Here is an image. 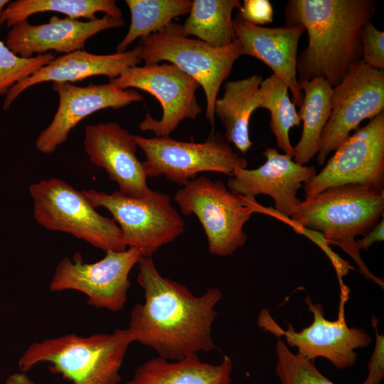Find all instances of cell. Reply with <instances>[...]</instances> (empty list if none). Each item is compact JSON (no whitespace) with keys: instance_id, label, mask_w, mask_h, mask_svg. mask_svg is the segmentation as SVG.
I'll list each match as a JSON object with an SVG mask.
<instances>
[{"instance_id":"obj_17","label":"cell","mask_w":384,"mask_h":384,"mask_svg":"<svg viewBox=\"0 0 384 384\" xmlns=\"http://www.w3.org/2000/svg\"><path fill=\"white\" fill-rule=\"evenodd\" d=\"M83 143L90 161L106 171L119 192L134 198L151 193L143 164L137 156L133 134L117 122L87 125Z\"/></svg>"},{"instance_id":"obj_15","label":"cell","mask_w":384,"mask_h":384,"mask_svg":"<svg viewBox=\"0 0 384 384\" xmlns=\"http://www.w3.org/2000/svg\"><path fill=\"white\" fill-rule=\"evenodd\" d=\"M58 106L50 124L38 135L36 146L50 154L65 142L70 132L84 118L106 108L119 109L144 100L132 89H122L112 82L78 86L68 82H53Z\"/></svg>"},{"instance_id":"obj_32","label":"cell","mask_w":384,"mask_h":384,"mask_svg":"<svg viewBox=\"0 0 384 384\" xmlns=\"http://www.w3.org/2000/svg\"><path fill=\"white\" fill-rule=\"evenodd\" d=\"M238 14L247 22L260 26L273 21L274 11L269 0H244Z\"/></svg>"},{"instance_id":"obj_18","label":"cell","mask_w":384,"mask_h":384,"mask_svg":"<svg viewBox=\"0 0 384 384\" xmlns=\"http://www.w3.org/2000/svg\"><path fill=\"white\" fill-rule=\"evenodd\" d=\"M124 25L123 19L108 15L90 21L52 16L48 23L38 25L25 20L11 28L5 44L14 53L24 58L50 50L66 54L84 50L86 41L95 34Z\"/></svg>"},{"instance_id":"obj_30","label":"cell","mask_w":384,"mask_h":384,"mask_svg":"<svg viewBox=\"0 0 384 384\" xmlns=\"http://www.w3.org/2000/svg\"><path fill=\"white\" fill-rule=\"evenodd\" d=\"M361 46V60L374 69L384 70V32L368 23L362 30Z\"/></svg>"},{"instance_id":"obj_4","label":"cell","mask_w":384,"mask_h":384,"mask_svg":"<svg viewBox=\"0 0 384 384\" xmlns=\"http://www.w3.org/2000/svg\"><path fill=\"white\" fill-rule=\"evenodd\" d=\"M133 342L128 330L80 336L69 334L32 343L18 361L28 371L41 363H48L53 373L72 384H118L124 356Z\"/></svg>"},{"instance_id":"obj_11","label":"cell","mask_w":384,"mask_h":384,"mask_svg":"<svg viewBox=\"0 0 384 384\" xmlns=\"http://www.w3.org/2000/svg\"><path fill=\"white\" fill-rule=\"evenodd\" d=\"M110 82L122 89L142 90L159 100L161 118L157 120L147 113L139 125L157 137H169L182 121L195 119L202 112L196 95L200 85L171 63L128 68Z\"/></svg>"},{"instance_id":"obj_16","label":"cell","mask_w":384,"mask_h":384,"mask_svg":"<svg viewBox=\"0 0 384 384\" xmlns=\"http://www.w3.org/2000/svg\"><path fill=\"white\" fill-rule=\"evenodd\" d=\"M262 154L266 159L262 165L254 169H236L228 178L227 187L249 200L267 195L274 200L275 213L290 217L301 201L297 191L314 178L316 169L299 164L292 156L274 148H266Z\"/></svg>"},{"instance_id":"obj_7","label":"cell","mask_w":384,"mask_h":384,"mask_svg":"<svg viewBox=\"0 0 384 384\" xmlns=\"http://www.w3.org/2000/svg\"><path fill=\"white\" fill-rule=\"evenodd\" d=\"M174 200L183 215L198 218L210 254L230 256L245 244L244 225L255 211L245 198L230 191L223 181L196 176L176 191Z\"/></svg>"},{"instance_id":"obj_13","label":"cell","mask_w":384,"mask_h":384,"mask_svg":"<svg viewBox=\"0 0 384 384\" xmlns=\"http://www.w3.org/2000/svg\"><path fill=\"white\" fill-rule=\"evenodd\" d=\"M384 112V70L374 69L362 60L333 87L331 110L321 134L316 160L327 156L356 130L361 122Z\"/></svg>"},{"instance_id":"obj_24","label":"cell","mask_w":384,"mask_h":384,"mask_svg":"<svg viewBox=\"0 0 384 384\" xmlns=\"http://www.w3.org/2000/svg\"><path fill=\"white\" fill-rule=\"evenodd\" d=\"M239 0H193L182 26L186 36H193L211 46L222 48L235 39L233 12L241 6Z\"/></svg>"},{"instance_id":"obj_12","label":"cell","mask_w":384,"mask_h":384,"mask_svg":"<svg viewBox=\"0 0 384 384\" xmlns=\"http://www.w3.org/2000/svg\"><path fill=\"white\" fill-rule=\"evenodd\" d=\"M346 184L384 191V112L358 127L334 151L323 169L304 185L305 197Z\"/></svg>"},{"instance_id":"obj_9","label":"cell","mask_w":384,"mask_h":384,"mask_svg":"<svg viewBox=\"0 0 384 384\" xmlns=\"http://www.w3.org/2000/svg\"><path fill=\"white\" fill-rule=\"evenodd\" d=\"M133 137L145 155L142 164L147 177L164 176L181 186L199 173L213 171L232 176L236 169L246 168L247 164L244 157L233 151L224 136L215 131L200 143L179 141L170 136Z\"/></svg>"},{"instance_id":"obj_1","label":"cell","mask_w":384,"mask_h":384,"mask_svg":"<svg viewBox=\"0 0 384 384\" xmlns=\"http://www.w3.org/2000/svg\"><path fill=\"white\" fill-rule=\"evenodd\" d=\"M137 265L144 302L135 305L130 314L127 329L133 342L171 361L215 348L211 327L223 297L220 289L209 288L197 297L183 284L164 277L152 257H142Z\"/></svg>"},{"instance_id":"obj_19","label":"cell","mask_w":384,"mask_h":384,"mask_svg":"<svg viewBox=\"0 0 384 384\" xmlns=\"http://www.w3.org/2000/svg\"><path fill=\"white\" fill-rule=\"evenodd\" d=\"M241 55L254 57L263 62L287 86L295 106L303 100L297 73V50L305 31L300 25L269 28L245 21L238 13L233 21Z\"/></svg>"},{"instance_id":"obj_10","label":"cell","mask_w":384,"mask_h":384,"mask_svg":"<svg viewBox=\"0 0 384 384\" xmlns=\"http://www.w3.org/2000/svg\"><path fill=\"white\" fill-rule=\"evenodd\" d=\"M94 263H85L80 253L64 257L57 265L50 283L52 292L75 290L87 297V304L117 312L127 299L129 273L142 257L136 247L107 251Z\"/></svg>"},{"instance_id":"obj_5","label":"cell","mask_w":384,"mask_h":384,"mask_svg":"<svg viewBox=\"0 0 384 384\" xmlns=\"http://www.w3.org/2000/svg\"><path fill=\"white\" fill-rule=\"evenodd\" d=\"M138 45L145 65L167 61L198 82L206 95V117L214 132L215 103L222 83L241 55L239 41L235 39L225 47H213L184 36L182 26L172 21L160 31L141 38Z\"/></svg>"},{"instance_id":"obj_23","label":"cell","mask_w":384,"mask_h":384,"mask_svg":"<svg viewBox=\"0 0 384 384\" xmlns=\"http://www.w3.org/2000/svg\"><path fill=\"white\" fill-rule=\"evenodd\" d=\"M299 85L303 100L298 114L303 129L299 141L293 146V160L305 165L318 152L322 132L331 114L333 87L321 78L299 82Z\"/></svg>"},{"instance_id":"obj_35","label":"cell","mask_w":384,"mask_h":384,"mask_svg":"<svg viewBox=\"0 0 384 384\" xmlns=\"http://www.w3.org/2000/svg\"><path fill=\"white\" fill-rule=\"evenodd\" d=\"M2 384H35L34 382L23 373H15L10 375Z\"/></svg>"},{"instance_id":"obj_26","label":"cell","mask_w":384,"mask_h":384,"mask_svg":"<svg viewBox=\"0 0 384 384\" xmlns=\"http://www.w3.org/2000/svg\"><path fill=\"white\" fill-rule=\"evenodd\" d=\"M131 14L128 31L117 46L116 52H124L138 38L157 33L178 16L189 13L191 0H125Z\"/></svg>"},{"instance_id":"obj_22","label":"cell","mask_w":384,"mask_h":384,"mask_svg":"<svg viewBox=\"0 0 384 384\" xmlns=\"http://www.w3.org/2000/svg\"><path fill=\"white\" fill-rule=\"evenodd\" d=\"M262 80V76L253 74L244 79L228 81L223 97L217 98L215 103V117L225 128V139L242 154L252 145L250 121L254 111L260 108L259 88Z\"/></svg>"},{"instance_id":"obj_31","label":"cell","mask_w":384,"mask_h":384,"mask_svg":"<svg viewBox=\"0 0 384 384\" xmlns=\"http://www.w3.org/2000/svg\"><path fill=\"white\" fill-rule=\"evenodd\" d=\"M262 212L265 213L272 214L274 216L289 224L291 227L294 228V230L297 233L307 236L318 246H319L330 259L331 263L335 268L336 274L339 280H341L342 277L346 275L348 273L349 270L352 269V267L348 262L341 258L336 253H335L331 250L328 242L326 241L324 236L321 233L306 229L300 225L294 223L290 220L289 217L279 215L278 213H275L272 208H263Z\"/></svg>"},{"instance_id":"obj_28","label":"cell","mask_w":384,"mask_h":384,"mask_svg":"<svg viewBox=\"0 0 384 384\" xmlns=\"http://www.w3.org/2000/svg\"><path fill=\"white\" fill-rule=\"evenodd\" d=\"M275 348V372L282 384H334L316 368L314 361L290 351L280 337Z\"/></svg>"},{"instance_id":"obj_20","label":"cell","mask_w":384,"mask_h":384,"mask_svg":"<svg viewBox=\"0 0 384 384\" xmlns=\"http://www.w3.org/2000/svg\"><path fill=\"white\" fill-rule=\"evenodd\" d=\"M142 62L140 47L124 52L98 55L78 50L55 58L33 74L14 85L6 95L4 110L29 87L47 82L73 83L85 78L104 75L110 80L117 78L124 70Z\"/></svg>"},{"instance_id":"obj_3","label":"cell","mask_w":384,"mask_h":384,"mask_svg":"<svg viewBox=\"0 0 384 384\" xmlns=\"http://www.w3.org/2000/svg\"><path fill=\"white\" fill-rule=\"evenodd\" d=\"M384 211V191L353 184L326 189L301 201L289 218L294 223L321 233L328 244L340 247L353 258L358 271L383 287L361 257L356 238L379 221Z\"/></svg>"},{"instance_id":"obj_27","label":"cell","mask_w":384,"mask_h":384,"mask_svg":"<svg viewBox=\"0 0 384 384\" xmlns=\"http://www.w3.org/2000/svg\"><path fill=\"white\" fill-rule=\"evenodd\" d=\"M260 108L270 112V127L275 137L277 146L284 154L294 156L289 131L299 126L301 120L295 105L289 96L288 86L272 74L263 80L259 88Z\"/></svg>"},{"instance_id":"obj_33","label":"cell","mask_w":384,"mask_h":384,"mask_svg":"<svg viewBox=\"0 0 384 384\" xmlns=\"http://www.w3.org/2000/svg\"><path fill=\"white\" fill-rule=\"evenodd\" d=\"M377 321L373 316L371 323L376 332V341L368 364V374L362 384H380L384 377V336L378 332Z\"/></svg>"},{"instance_id":"obj_6","label":"cell","mask_w":384,"mask_h":384,"mask_svg":"<svg viewBox=\"0 0 384 384\" xmlns=\"http://www.w3.org/2000/svg\"><path fill=\"white\" fill-rule=\"evenodd\" d=\"M29 192L34 218L46 229L70 234L105 252L127 249L117 223L97 213L82 192L63 180L41 181Z\"/></svg>"},{"instance_id":"obj_2","label":"cell","mask_w":384,"mask_h":384,"mask_svg":"<svg viewBox=\"0 0 384 384\" xmlns=\"http://www.w3.org/2000/svg\"><path fill=\"white\" fill-rule=\"evenodd\" d=\"M374 0H289L284 7L286 25H300L308 44L297 56L299 82L316 78L333 87L362 57L361 33L375 14Z\"/></svg>"},{"instance_id":"obj_36","label":"cell","mask_w":384,"mask_h":384,"mask_svg":"<svg viewBox=\"0 0 384 384\" xmlns=\"http://www.w3.org/2000/svg\"><path fill=\"white\" fill-rule=\"evenodd\" d=\"M10 1L8 0H0V14L4 10V8L8 5Z\"/></svg>"},{"instance_id":"obj_25","label":"cell","mask_w":384,"mask_h":384,"mask_svg":"<svg viewBox=\"0 0 384 384\" xmlns=\"http://www.w3.org/2000/svg\"><path fill=\"white\" fill-rule=\"evenodd\" d=\"M45 11L87 21L96 18L95 14L102 12L117 20L122 19V12L114 0H16L9 2L1 11L0 22L12 27L33 14Z\"/></svg>"},{"instance_id":"obj_14","label":"cell","mask_w":384,"mask_h":384,"mask_svg":"<svg viewBox=\"0 0 384 384\" xmlns=\"http://www.w3.org/2000/svg\"><path fill=\"white\" fill-rule=\"evenodd\" d=\"M304 302L308 311L313 314V321L302 331H295L289 323L284 331L266 311L260 314L258 325L279 337L284 336L287 344L297 348V353L307 360L314 361L316 358L322 357L339 370L353 366L358 356L355 350L367 347L371 343L369 334L363 329L348 326L343 302L336 321L326 319L322 306L313 303L308 295Z\"/></svg>"},{"instance_id":"obj_29","label":"cell","mask_w":384,"mask_h":384,"mask_svg":"<svg viewBox=\"0 0 384 384\" xmlns=\"http://www.w3.org/2000/svg\"><path fill=\"white\" fill-rule=\"evenodd\" d=\"M2 23L0 22V28ZM55 58L51 52L24 58L14 53L0 40V96Z\"/></svg>"},{"instance_id":"obj_34","label":"cell","mask_w":384,"mask_h":384,"mask_svg":"<svg viewBox=\"0 0 384 384\" xmlns=\"http://www.w3.org/2000/svg\"><path fill=\"white\" fill-rule=\"evenodd\" d=\"M384 220L383 219L370 229L368 233L363 235V238L356 240V245L358 250H367L375 242L383 240Z\"/></svg>"},{"instance_id":"obj_21","label":"cell","mask_w":384,"mask_h":384,"mask_svg":"<svg viewBox=\"0 0 384 384\" xmlns=\"http://www.w3.org/2000/svg\"><path fill=\"white\" fill-rule=\"evenodd\" d=\"M232 370L227 356L217 365L201 361L198 354L173 361L158 356L141 364L124 384H230Z\"/></svg>"},{"instance_id":"obj_8","label":"cell","mask_w":384,"mask_h":384,"mask_svg":"<svg viewBox=\"0 0 384 384\" xmlns=\"http://www.w3.org/2000/svg\"><path fill=\"white\" fill-rule=\"evenodd\" d=\"M95 208L112 214L127 247L138 248L142 257H151L161 246L173 242L184 230L185 223L172 206L171 197L157 191L144 198L121 192L107 193L95 189L81 191Z\"/></svg>"}]
</instances>
